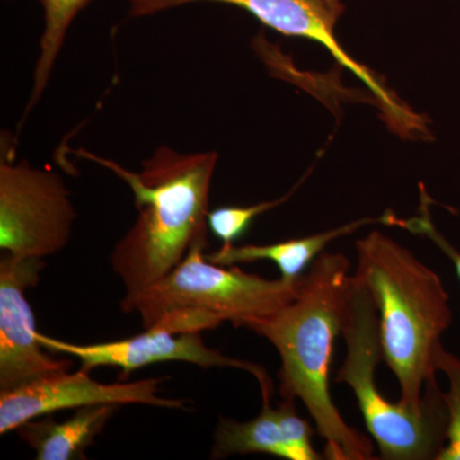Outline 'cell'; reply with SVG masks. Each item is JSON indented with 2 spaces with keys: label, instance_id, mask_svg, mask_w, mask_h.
Returning <instances> with one entry per match:
<instances>
[{
  "label": "cell",
  "instance_id": "cell-1",
  "mask_svg": "<svg viewBox=\"0 0 460 460\" xmlns=\"http://www.w3.org/2000/svg\"><path fill=\"white\" fill-rule=\"evenodd\" d=\"M349 270L347 256L323 251L299 278L293 301L248 329L268 339L279 354L281 398L304 402L325 440V459L374 460L377 456L371 438L345 422L329 390Z\"/></svg>",
  "mask_w": 460,
  "mask_h": 460
},
{
  "label": "cell",
  "instance_id": "cell-2",
  "mask_svg": "<svg viewBox=\"0 0 460 460\" xmlns=\"http://www.w3.org/2000/svg\"><path fill=\"white\" fill-rule=\"evenodd\" d=\"M75 154L113 172L135 195L137 219L111 257L126 292L120 302L126 313L133 299L172 271L196 242L208 239V198L217 154H183L160 146L138 172L89 151Z\"/></svg>",
  "mask_w": 460,
  "mask_h": 460
},
{
  "label": "cell",
  "instance_id": "cell-3",
  "mask_svg": "<svg viewBox=\"0 0 460 460\" xmlns=\"http://www.w3.org/2000/svg\"><path fill=\"white\" fill-rule=\"evenodd\" d=\"M356 251L354 277L376 305L383 361L398 378L399 402L422 413V389L435 378L436 352L452 323L449 296L434 270L377 230L357 241Z\"/></svg>",
  "mask_w": 460,
  "mask_h": 460
},
{
  "label": "cell",
  "instance_id": "cell-4",
  "mask_svg": "<svg viewBox=\"0 0 460 460\" xmlns=\"http://www.w3.org/2000/svg\"><path fill=\"white\" fill-rule=\"evenodd\" d=\"M341 337L347 357L335 383L353 390L366 428L380 450V459H435L447 441V411L436 378L425 386L429 404L422 413L402 402H387L377 390L376 367L383 361L378 311L367 288L350 275Z\"/></svg>",
  "mask_w": 460,
  "mask_h": 460
},
{
  "label": "cell",
  "instance_id": "cell-5",
  "mask_svg": "<svg viewBox=\"0 0 460 460\" xmlns=\"http://www.w3.org/2000/svg\"><path fill=\"white\" fill-rule=\"evenodd\" d=\"M208 239L196 242L187 255L165 277L133 299L126 313L140 314L145 329L175 311H196L220 323L252 325L269 319L293 301L298 279L269 280L247 274L238 266L208 261Z\"/></svg>",
  "mask_w": 460,
  "mask_h": 460
},
{
  "label": "cell",
  "instance_id": "cell-6",
  "mask_svg": "<svg viewBox=\"0 0 460 460\" xmlns=\"http://www.w3.org/2000/svg\"><path fill=\"white\" fill-rule=\"evenodd\" d=\"M2 137L0 248L18 259H45L68 244L75 211L57 172L14 163Z\"/></svg>",
  "mask_w": 460,
  "mask_h": 460
},
{
  "label": "cell",
  "instance_id": "cell-7",
  "mask_svg": "<svg viewBox=\"0 0 460 460\" xmlns=\"http://www.w3.org/2000/svg\"><path fill=\"white\" fill-rule=\"evenodd\" d=\"M133 17L150 16L190 3L211 2L234 5L256 17L262 25L284 36H295L317 42L332 54L338 65L352 72L371 91L383 111L387 126L408 137L428 133L425 120L411 111L367 66L354 60L341 48L335 26L344 13L341 0H128Z\"/></svg>",
  "mask_w": 460,
  "mask_h": 460
},
{
  "label": "cell",
  "instance_id": "cell-8",
  "mask_svg": "<svg viewBox=\"0 0 460 460\" xmlns=\"http://www.w3.org/2000/svg\"><path fill=\"white\" fill-rule=\"evenodd\" d=\"M44 268V259H18L4 252L0 260V393L72 368L69 359L45 352L26 296Z\"/></svg>",
  "mask_w": 460,
  "mask_h": 460
},
{
  "label": "cell",
  "instance_id": "cell-9",
  "mask_svg": "<svg viewBox=\"0 0 460 460\" xmlns=\"http://www.w3.org/2000/svg\"><path fill=\"white\" fill-rule=\"evenodd\" d=\"M174 335L171 330L153 325L137 337L107 343H66L41 332L38 338L49 352L65 353L77 358L84 371L90 372L96 367H119L122 378H128L133 371L145 366L171 361L192 363L202 368H239L256 377L262 398H272L274 386L261 366L224 356L219 350L206 347L199 332H184L180 337Z\"/></svg>",
  "mask_w": 460,
  "mask_h": 460
},
{
  "label": "cell",
  "instance_id": "cell-10",
  "mask_svg": "<svg viewBox=\"0 0 460 460\" xmlns=\"http://www.w3.org/2000/svg\"><path fill=\"white\" fill-rule=\"evenodd\" d=\"M160 383V378H145L128 384H102L91 378L89 371L83 368L75 374L58 372L12 392L0 393V434H8L29 420L49 416L57 411L78 410L91 405L184 408L183 401L157 395Z\"/></svg>",
  "mask_w": 460,
  "mask_h": 460
},
{
  "label": "cell",
  "instance_id": "cell-11",
  "mask_svg": "<svg viewBox=\"0 0 460 460\" xmlns=\"http://www.w3.org/2000/svg\"><path fill=\"white\" fill-rule=\"evenodd\" d=\"M270 401L262 399L259 416L247 422L219 419L211 458L261 453L288 460L325 459L314 450V429L296 413V402L283 399L274 408Z\"/></svg>",
  "mask_w": 460,
  "mask_h": 460
},
{
  "label": "cell",
  "instance_id": "cell-12",
  "mask_svg": "<svg viewBox=\"0 0 460 460\" xmlns=\"http://www.w3.org/2000/svg\"><path fill=\"white\" fill-rule=\"evenodd\" d=\"M372 223H387V215L380 219H359L328 232L317 233L310 237L289 239L274 244H247V246H222L213 253L205 255L208 261L220 266H234L268 260L277 263L281 278L296 281L310 268L316 257L325 251L330 242L352 234L356 230Z\"/></svg>",
  "mask_w": 460,
  "mask_h": 460
},
{
  "label": "cell",
  "instance_id": "cell-13",
  "mask_svg": "<svg viewBox=\"0 0 460 460\" xmlns=\"http://www.w3.org/2000/svg\"><path fill=\"white\" fill-rule=\"evenodd\" d=\"M119 405L102 404L78 408L71 419L29 420L16 431L39 460L86 459L84 453L105 428Z\"/></svg>",
  "mask_w": 460,
  "mask_h": 460
},
{
  "label": "cell",
  "instance_id": "cell-14",
  "mask_svg": "<svg viewBox=\"0 0 460 460\" xmlns=\"http://www.w3.org/2000/svg\"><path fill=\"white\" fill-rule=\"evenodd\" d=\"M90 0H41L44 7L45 29L40 42V57L36 62L33 74L31 96L26 105L23 120L35 108L42 93L47 89L53 66L56 65L60 49L65 44L66 32L81 9L89 4Z\"/></svg>",
  "mask_w": 460,
  "mask_h": 460
},
{
  "label": "cell",
  "instance_id": "cell-15",
  "mask_svg": "<svg viewBox=\"0 0 460 460\" xmlns=\"http://www.w3.org/2000/svg\"><path fill=\"white\" fill-rule=\"evenodd\" d=\"M436 370L449 378V392L444 394L447 411V441L436 460H460V359L443 345L435 356Z\"/></svg>",
  "mask_w": 460,
  "mask_h": 460
},
{
  "label": "cell",
  "instance_id": "cell-16",
  "mask_svg": "<svg viewBox=\"0 0 460 460\" xmlns=\"http://www.w3.org/2000/svg\"><path fill=\"white\" fill-rule=\"evenodd\" d=\"M298 186L299 184H296V189ZM295 190H290L283 199H274V201L260 202L252 206H223V208H214L208 211V229L215 237L223 242V246H230L247 232L259 215L284 204L293 195Z\"/></svg>",
  "mask_w": 460,
  "mask_h": 460
},
{
  "label": "cell",
  "instance_id": "cell-17",
  "mask_svg": "<svg viewBox=\"0 0 460 460\" xmlns=\"http://www.w3.org/2000/svg\"><path fill=\"white\" fill-rule=\"evenodd\" d=\"M429 199L428 192L420 184V208L419 217H411L410 220L398 219L395 215H392L390 226H398L401 228L410 230L414 234L425 235L431 239L432 242L440 248L441 251L452 260L454 268L460 279V252L447 241V238L436 229L435 224L432 223L431 215H429Z\"/></svg>",
  "mask_w": 460,
  "mask_h": 460
}]
</instances>
